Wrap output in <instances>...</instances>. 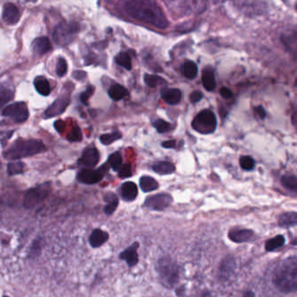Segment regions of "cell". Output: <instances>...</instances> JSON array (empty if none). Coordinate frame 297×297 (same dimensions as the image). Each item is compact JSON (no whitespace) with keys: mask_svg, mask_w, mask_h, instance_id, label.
I'll list each match as a JSON object with an SVG mask.
<instances>
[{"mask_svg":"<svg viewBox=\"0 0 297 297\" xmlns=\"http://www.w3.org/2000/svg\"><path fill=\"white\" fill-rule=\"evenodd\" d=\"M70 104V96L63 94L56 100L45 112V117L52 118L62 115Z\"/></svg>","mask_w":297,"mask_h":297,"instance_id":"cell-11","label":"cell"},{"mask_svg":"<svg viewBox=\"0 0 297 297\" xmlns=\"http://www.w3.org/2000/svg\"><path fill=\"white\" fill-rule=\"evenodd\" d=\"M203 98V93L202 91H194L190 94V102L195 104L197 102H199L200 101H202Z\"/></svg>","mask_w":297,"mask_h":297,"instance_id":"cell-43","label":"cell"},{"mask_svg":"<svg viewBox=\"0 0 297 297\" xmlns=\"http://www.w3.org/2000/svg\"><path fill=\"white\" fill-rule=\"evenodd\" d=\"M54 128L58 132L61 133L63 129H64V122L62 121H56L55 123H54Z\"/></svg>","mask_w":297,"mask_h":297,"instance_id":"cell-48","label":"cell"},{"mask_svg":"<svg viewBox=\"0 0 297 297\" xmlns=\"http://www.w3.org/2000/svg\"><path fill=\"white\" fill-rule=\"evenodd\" d=\"M51 192V182L42 183L28 190L25 194L23 206L27 209H32L42 203Z\"/></svg>","mask_w":297,"mask_h":297,"instance_id":"cell-6","label":"cell"},{"mask_svg":"<svg viewBox=\"0 0 297 297\" xmlns=\"http://www.w3.org/2000/svg\"><path fill=\"white\" fill-rule=\"evenodd\" d=\"M20 20V10L13 3H7L4 6L3 20L8 26L16 25Z\"/></svg>","mask_w":297,"mask_h":297,"instance_id":"cell-13","label":"cell"},{"mask_svg":"<svg viewBox=\"0 0 297 297\" xmlns=\"http://www.w3.org/2000/svg\"><path fill=\"white\" fill-rule=\"evenodd\" d=\"M285 244V237L283 235H279L274 238L269 239L265 244V248L268 252L274 251L277 248H281Z\"/></svg>","mask_w":297,"mask_h":297,"instance_id":"cell-29","label":"cell"},{"mask_svg":"<svg viewBox=\"0 0 297 297\" xmlns=\"http://www.w3.org/2000/svg\"><path fill=\"white\" fill-rule=\"evenodd\" d=\"M68 70L67 62L65 59L59 58L57 60V65H56V73L59 77H64L66 74Z\"/></svg>","mask_w":297,"mask_h":297,"instance_id":"cell-38","label":"cell"},{"mask_svg":"<svg viewBox=\"0 0 297 297\" xmlns=\"http://www.w3.org/2000/svg\"><path fill=\"white\" fill-rule=\"evenodd\" d=\"M34 87L42 96H48L51 92L49 81L44 76H39L34 79Z\"/></svg>","mask_w":297,"mask_h":297,"instance_id":"cell-24","label":"cell"},{"mask_svg":"<svg viewBox=\"0 0 297 297\" xmlns=\"http://www.w3.org/2000/svg\"><path fill=\"white\" fill-rule=\"evenodd\" d=\"M220 94L222 95V97L226 98V100H229V98H232L234 97L233 91L230 89L228 88V87H222V88H221V90H220Z\"/></svg>","mask_w":297,"mask_h":297,"instance_id":"cell-44","label":"cell"},{"mask_svg":"<svg viewBox=\"0 0 297 297\" xmlns=\"http://www.w3.org/2000/svg\"><path fill=\"white\" fill-rule=\"evenodd\" d=\"M182 71L183 74L186 78L193 79L198 74V66L193 61L187 59L183 64Z\"/></svg>","mask_w":297,"mask_h":297,"instance_id":"cell-28","label":"cell"},{"mask_svg":"<svg viewBox=\"0 0 297 297\" xmlns=\"http://www.w3.org/2000/svg\"><path fill=\"white\" fill-rule=\"evenodd\" d=\"M154 128L158 131V133H160V134H164V133H167V132H169L171 130V124L167 122V121H163V120H157V121H154Z\"/></svg>","mask_w":297,"mask_h":297,"instance_id":"cell-37","label":"cell"},{"mask_svg":"<svg viewBox=\"0 0 297 297\" xmlns=\"http://www.w3.org/2000/svg\"><path fill=\"white\" fill-rule=\"evenodd\" d=\"M161 98L169 105H176L181 100V91L177 88H165L161 90Z\"/></svg>","mask_w":297,"mask_h":297,"instance_id":"cell-19","label":"cell"},{"mask_svg":"<svg viewBox=\"0 0 297 297\" xmlns=\"http://www.w3.org/2000/svg\"><path fill=\"white\" fill-rule=\"evenodd\" d=\"M100 161V153L96 147H91L86 148L80 159L78 160V164L86 167H94Z\"/></svg>","mask_w":297,"mask_h":297,"instance_id":"cell-12","label":"cell"},{"mask_svg":"<svg viewBox=\"0 0 297 297\" xmlns=\"http://www.w3.org/2000/svg\"><path fill=\"white\" fill-rule=\"evenodd\" d=\"M2 115L4 117L13 119L18 123H22L29 117V110L25 102H15L4 108Z\"/></svg>","mask_w":297,"mask_h":297,"instance_id":"cell-8","label":"cell"},{"mask_svg":"<svg viewBox=\"0 0 297 297\" xmlns=\"http://www.w3.org/2000/svg\"><path fill=\"white\" fill-rule=\"evenodd\" d=\"M108 95L113 101L119 102V101H121L122 98H124L126 96H128V91L125 88L123 85H120V84H115V85H112L108 90Z\"/></svg>","mask_w":297,"mask_h":297,"instance_id":"cell-25","label":"cell"},{"mask_svg":"<svg viewBox=\"0 0 297 297\" xmlns=\"http://www.w3.org/2000/svg\"><path fill=\"white\" fill-rule=\"evenodd\" d=\"M94 86L88 85L85 91L80 94V102L85 106H88L89 98H91V96L94 93Z\"/></svg>","mask_w":297,"mask_h":297,"instance_id":"cell-40","label":"cell"},{"mask_svg":"<svg viewBox=\"0 0 297 297\" xmlns=\"http://www.w3.org/2000/svg\"><path fill=\"white\" fill-rule=\"evenodd\" d=\"M281 185L284 186L287 190H290L293 192H296L297 190V179L294 175H284L281 177Z\"/></svg>","mask_w":297,"mask_h":297,"instance_id":"cell-32","label":"cell"},{"mask_svg":"<svg viewBox=\"0 0 297 297\" xmlns=\"http://www.w3.org/2000/svg\"><path fill=\"white\" fill-rule=\"evenodd\" d=\"M140 186L144 193H149L159 187V183L153 177L142 176L140 180Z\"/></svg>","mask_w":297,"mask_h":297,"instance_id":"cell-27","label":"cell"},{"mask_svg":"<svg viewBox=\"0 0 297 297\" xmlns=\"http://www.w3.org/2000/svg\"><path fill=\"white\" fill-rule=\"evenodd\" d=\"M235 261L232 256H227L220 266V275L224 279L231 276V274L235 271Z\"/></svg>","mask_w":297,"mask_h":297,"instance_id":"cell-21","label":"cell"},{"mask_svg":"<svg viewBox=\"0 0 297 297\" xmlns=\"http://www.w3.org/2000/svg\"><path fill=\"white\" fill-rule=\"evenodd\" d=\"M240 165L242 169L246 171H251L255 167V160L250 156H242L240 159Z\"/></svg>","mask_w":297,"mask_h":297,"instance_id":"cell-39","label":"cell"},{"mask_svg":"<svg viewBox=\"0 0 297 297\" xmlns=\"http://www.w3.org/2000/svg\"><path fill=\"white\" fill-rule=\"evenodd\" d=\"M46 147L42 141L37 140H18L7 151L4 158L8 160H18L26 157L33 156L45 151Z\"/></svg>","mask_w":297,"mask_h":297,"instance_id":"cell-3","label":"cell"},{"mask_svg":"<svg viewBox=\"0 0 297 297\" xmlns=\"http://www.w3.org/2000/svg\"><path fill=\"white\" fill-rule=\"evenodd\" d=\"M157 272L166 287H173L180 280L179 266L168 257H163L158 261Z\"/></svg>","mask_w":297,"mask_h":297,"instance_id":"cell-4","label":"cell"},{"mask_svg":"<svg viewBox=\"0 0 297 297\" xmlns=\"http://www.w3.org/2000/svg\"><path fill=\"white\" fill-rule=\"evenodd\" d=\"M32 50L37 56H42L52 50V45L47 37H39L33 40Z\"/></svg>","mask_w":297,"mask_h":297,"instance_id":"cell-15","label":"cell"},{"mask_svg":"<svg viewBox=\"0 0 297 297\" xmlns=\"http://www.w3.org/2000/svg\"><path fill=\"white\" fill-rule=\"evenodd\" d=\"M139 247L138 242H134L132 245L129 246L124 251H122L120 255V259L127 262L128 267H134L137 264L139 261V255H138L137 249Z\"/></svg>","mask_w":297,"mask_h":297,"instance_id":"cell-14","label":"cell"},{"mask_svg":"<svg viewBox=\"0 0 297 297\" xmlns=\"http://www.w3.org/2000/svg\"><path fill=\"white\" fill-rule=\"evenodd\" d=\"M242 297H255V295L252 291H248V292H246L244 295Z\"/></svg>","mask_w":297,"mask_h":297,"instance_id":"cell-49","label":"cell"},{"mask_svg":"<svg viewBox=\"0 0 297 297\" xmlns=\"http://www.w3.org/2000/svg\"><path fill=\"white\" fill-rule=\"evenodd\" d=\"M25 170V164L21 161H16V162H10L7 165V173L11 176L17 175V174H21L24 173Z\"/></svg>","mask_w":297,"mask_h":297,"instance_id":"cell-33","label":"cell"},{"mask_svg":"<svg viewBox=\"0 0 297 297\" xmlns=\"http://www.w3.org/2000/svg\"><path fill=\"white\" fill-rule=\"evenodd\" d=\"M1 167H2V164H1V162H0V168H1Z\"/></svg>","mask_w":297,"mask_h":297,"instance_id":"cell-50","label":"cell"},{"mask_svg":"<svg viewBox=\"0 0 297 297\" xmlns=\"http://www.w3.org/2000/svg\"><path fill=\"white\" fill-rule=\"evenodd\" d=\"M115 62L118 65L121 67L130 71L132 70V59L128 52H120L116 57H115Z\"/></svg>","mask_w":297,"mask_h":297,"instance_id":"cell-30","label":"cell"},{"mask_svg":"<svg viewBox=\"0 0 297 297\" xmlns=\"http://www.w3.org/2000/svg\"><path fill=\"white\" fill-rule=\"evenodd\" d=\"M254 236V232L250 229H232L229 233V237L236 243L248 242Z\"/></svg>","mask_w":297,"mask_h":297,"instance_id":"cell-16","label":"cell"},{"mask_svg":"<svg viewBox=\"0 0 297 297\" xmlns=\"http://www.w3.org/2000/svg\"><path fill=\"white\" fill-rule=\"evenodd\" d=\"M108 167L107 164L100 167L98 169H83L78 173L77 179L78 181L86 185H93L98 183L104 178V175L108 172Z\"/></svg>","mask_w":297,"mask_h":297,"instance_id":"cell-9","label":"cell"},{"mask_svg":"<svg viewBox=\"0 0 297 297\" xmlns=\"http://www.w3.org/2000/svg\"><path fill=\"white\" fill-rule=\"evenodd\" d=\"M217 127V120L214 112L211 110H203L197 115L193 122L192 128L202 134H213Z\"/></svg>","mask_w":297,"mask_h":297,"instance_id":"cell-7","label":"cell"},{"mask_svg":"<svg viewBox=\"0 0 297 297\" xmlns=\"http://www.w3.org/2000/svg\"><path fill=\"white\" fill-rule=\"evenodd\" d=\"M279 226L281 228L294 227L297 224L296 212H287L282 214L279 218Z\"/></svg>","mask_w":297,"mask_h":297,"instance_id":"cell-26","label":"cell"},{"mask_svg":"<svg viewBox=\"0 0 297 297\" xmlns=\"http://www.w3.org/2000/svg\"><path fill=\"white\" fill-rule=\"evenodd\" d=\"M3 297H9V296H7V295H4Z\"/></svg>","mask_w":297,"mask_h":297,"instance_id":"cell-51","label":"cell"},{"mask_svg":"<svg viewBox=\"0 0 297 297\" xmlns=\"http://www.w3.org/2000/svg\"><path fill=\"white\" fill-rule=\"evenodd\" d=\"M172 202L173 198L168 193H159L147 197L143 206L154 211H162L167 209Z\"/></svg>","mask_w":297,"mask_h":297,"instance_id":"cell-10","label":"cell"},{"mask_svg":"<svg viewBox=\"0 0 297 297\" xmlns=\"http://www.w3.org/2000/svg\"><path fill=\"white\" fill-rule=\"evenodd\" d=\"M152 168L155 173L160 175L172 174L175 171V166L169 161H159L154 164Z\"/></svg>","mask_w":297,"mask_h":297,"instance_id":"cell-23","label":"cell"},{"mask_svg":"<svg viewBox=\"0 0 297 297\" xmlns=\"http://www.w3.org/2000/svg\"><path fill=\"white\" fill-rule=\"evenodd\" d=\"M119 172V177L121 179H126V178H129V177L133 175L132 173V167L130 164H125L123 166H121Z\"/></svg>","mask_w":297,"mask_h":297,"instance_id":"cell-42","label":"cell"},{"mask_svg":"<svg viewBox=\"0 0 297 297\" xmlns=\"http://www.w3.org/2000/svg\"><path fill=\"white\" fill-rule=\"evenodd\" d=\"M161 146H162V147H164V148H167V149L174 148V147H176V141H173V140L164 141V142L161 143Z\"/></svg>","mask_w":297,"mask_h":297,"instance_id":"cell-46","label":"cell"},{"mask_svg":"<svg viewBox=\"0 0 297 297\" xmlns=\"http://www.w3.org/2000/svg\"><path fill=\"white\" fill-rule=\"evenodd\" d=\"M121 198L125 202H133L138 195V188L136 184L128 181L122 184L121 188Z\"/></svg>","mask_w":297,"mask_h":297,"instance_id":"cell-18","label":"cell"},{"mask_svg":"<svg viewBox=\"0 0 297 297\" xmlns=\"http://www.w3.org/2000/svg\"><path fill=\"white\" fill-rule=\"evenodd\" d=\"M255 113L256 115H258L259 117L261 119H264L266 117V111H265L264 108L262 106H258L255 108Z\"/></svg>","mask_w":297,"mask_h":297,"instance_id":"cell-45","label":"cell"},{"mask_svg":"<svg viewBox=\"0 0 297 297\" xmlns=\"http://www.w3.org/2000/svg\"><path fill=\"white\" fill-rule=\"evenodd\" d=\"M122 137L120 132H115L112 134H102V136L100 137V141L103 145L108 146L110 144L114 143L115 141L120 140Z\"/></svg>","mask_w":297,"mask_h":297,"instance_id":"cell-35","label":"cell"},{"mask_svg":"<svg viewBox=\"0 0 297 297\" xmlns=\"http://www.w3.org/2000/svg\"><path fill=\"white\" fill-rule=\"evenodd\" d=\"M273 283L279 290L285 294L294 293L296 291V256H292L281 261L274 271Z\"/></svg>","mask_w":297,"mask_h":297,"instance_id":"cell-2","label":"cell"},{"mask_svg":"<svg viewBox=\"0 0 297 297\" xmlns=\"http://www.w3.org/2000/svg\"><path fill=\"white\" fill-rule=\"evenodd\" d=\"M67 139H68L69 141H72V142L81 141L82 133L80 128H78V127L72 128V131L67 135Z\"/></svg>","mask_w":297,"mask_h":297,"instance_id":"cell-41","label":"cell"},{"mask_svg":"<svg viewBox=\"0 0 297 297\" xmlns=\"http://www.w3.org/2000/svg\"><path fill=\"white\" fill-rule=\"evenodd\" d=\"M104 201L107 203V205L105 206L104 212L107 216H111L118 208L119 205V199L115 193H106L104 196Z\"/></svg>","mask_w":297,"mask_h":297,"instance_id":"cell-22","label":"cell"},{"mask_svg":"<svg viewBox=\"0 0 297 297\" xmlns=\"http://www.w3.org/2000/svg\"><path fill=\"white\" fill-rule=\"evenodd\" d=\"M203 84L207 91H212L216 89V81L212 67L207 66L203 72Z\"/></svg>","mask_w":297,"mask_h":297,"instance_id":"cell-20","label":"cell"},{"mask_svg":"<svg viewBox=\"0 0 297 297\" xmlns=\"http://www.w3.org/2000/svg\"><path fill=\"white\" fill-rule=\"evenodd\" d=\"M79 32V25L76 22H61L53 32V40L59 46H65L75 39Z\"/></svg>","mask_w":297,"mask_h":297,"instance_id":"cell-5","label":"cell"},{"mask_svg":"<svg viewBox=\"0 0 297 297\" xmlns=\"http://www.w3.org/2000/svg\"><path fill=\"white\" fill-rule=\"evenodd\" d=\"M13 91L7 87H0V108L13 98Z\"/></svg>","mask_w":297,"mask_h":297,"instance_id":"cell-36","label":"cell"},{"mask_svg":"<svg viewBox=\"0 0 297 297\" xmlns=\"http://www.w3.org/2000/svg\"><path fill=\"white\" fill-rule=\"evenodd\" d=\"M144 81L147 84V86L152 87V88H154V87H156L158 85H164V84L167 83V81L161 78V77H159V76L157 75H152V74H147V73H146L144 75Z\"/></svg>","mask_w":297,"mask_h":297,"instance_id":"cell-31","label":"cell"},{"mask_svg":"<svg viewBox=\"0 0 297 297\" xmlns=\"http://www.w3.org/2000/svg\"><path fill=\"white\" fill-rule=\"evenodd\" d=\"M108 164L114 171H119L122 166V157L119 152L112 154L108 158Z\"/></svg>","mask_w":297,"mask_h":297,"instance_id":"cell-34","label":"cell"},{"mask_svg":"<svg viewBox=\"0 0 297 297\" xmlns=\"http://www.w3.org/2000/svg\"><path fill=\"white\" fill-rule=\"evenodd\" d=\"M124 10L134 20L150 24L157 28L165 29L168 26V21L160 7L153 1L136 0L125 4Z\"/></svg>","mask_w":297,"mask_h":297,"instance_id":"cell-1","label":"cell"},{"mask_svg":"<svg viewBox=\"0 0 297 297\" xmlns=\"http://www.w3.org/2000/svg\"><path fill=\"white\" fill-rule=\"evenodd\" d=\"M109 235L106 231L101 229H95L91 231L89 236V243L92 248H100L104 243L108 242Z\"/></svg>","mask_w":297,"mask_h":297,"instance_id":"cell-17","label":"cell"},{"mask_svg":"<svg viewBox=\"0 0 297 297\" xmlns=\"http://www.w3.org/2000/svg\"><path fill=\"white\" fill-rule=\"evenodd\" d=\"M85 75H86V73L85 72H83V71H76V72H73V73H72L73 78L78 79V80H82L83 78H85Z\"/></svg>","mask_w":297,"mask_h":297,"instance_id":"cell-47","label":"cell"}]
</instances>
